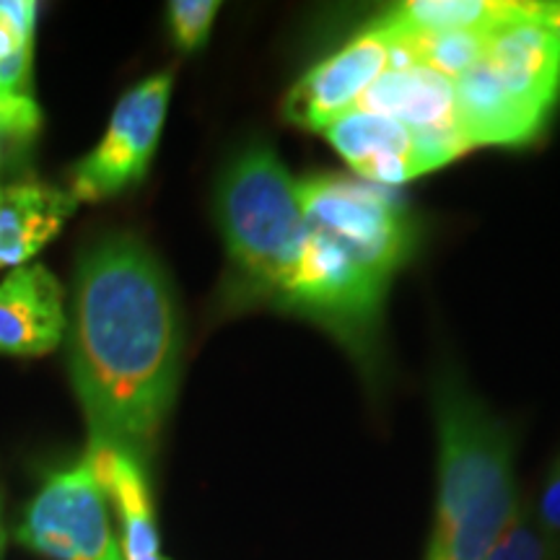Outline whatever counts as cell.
<instances>
[{"instance_id":"6da1fadb","label":"cell","mask_w":560,"mask_h":560,"mask_svg":"<svg viewBox=\"0 0 560 560\" xmlns=\"http://www.w3.org/2000/svg\"><path fill=\"white\" fill-rule=\"evenodd\" d=\"M179 366L182 325L164 268L136 236H102L81 255L70 319V380L89 444L149 465Z\"/></svg>"},{"instance_id":"7a4b0ae2","label":"cell","mask_w":560,"mask_h":560,"mask_svg":"<svg viewBox=\"0 0 560 560\" xmlns=\"http://www.w3.org/2000/svg\"><path fill=\"white\" fill-rule=\"evenodd\" d=\"M439 433L436 514L425 560H488L516 506L509 429L454 374L433 387Z\"/></svg>"},{"instance_id":"3957f363","label":"cell","mask_w":560,"mask_h":560,"mask_svg":"<svg viewBox=\"0 0 560 560\" xmlns=\"http://www.w3.org/2000/svg\"><path fill=\"white\" fill-rule=\"evenodd\" d=\"M215 223L226 247L223 310H278L306 221L299 179L270 143L257 140L229 161L215 187Z\"/></svg>"},{"instance_id":"277c9868","label":"cell","mask_w":560,"mask_h":560,"mask_svg":"<svg viewBox=\"0 0 560 560\" xmlns=\"http://www.w3.org/2000/svg\"><path fill=\"white\" fill-rule=\"evenodd\" d=\"M389 283L387 272L325 231L306 226L296 262L280 291L278 312L314 322L361 366H371Z\"/></svg>"},{"instance_id":"5b68a950","label":"cell","mask_w":560,"mask_h":560,"mask_svg":"<svg viewBox=\"0 0 560 560\" xmlns=\"http://www.w3.org/2000/svg\"><path fill=\"white\" fill-rule=\"evenodd\" d=\"M306 226L325 231L389 278L410 260L418 234L405 202L387 187L348 174L299 179Z\"/></svg>"},{"instance_id":"8992f818","label":"cell","mask_w":560,"mask_h":560,"mask_svg":"<svg viewBox=\"0 0 560 560\" xmlns=\"http://www.w3.org/2000/svg\"><path fill=\"white\" fill-rule=\"evenodd\" d=\"M16 540L52 560H125L107 495L86 454L47 475L19 524Z\"/></svg>"},{"instance_id":"52a82bcc","label":"cell","mask_w":560,"mask_h":560,"mask_svg":"<svg viewBox=\"0 0 560 560\" xmlns=\"http://www.w3.org/2000/svg\"><path fill=\"white\" fill-rule=\"evenodd\" d=\"M172 83V70H159L125 91L96 149L70 170L68 195L75 206L112 200L143 182L164 130Z\"/></svg>"},{"instance_id":"ba28073f","label":"cell","mask_w":560,"mask_h":560,"mask_svg":"<svg viewBox=\"0 0 560 560\" xmlns=\"http://www.w3.org/2000/svg\"><path fill=\"white\" fill-rule=\"evenodd\" d=\"M397 60V42L380 19L327 55L293 83L283 100V120L322 132L359 107L371 83Z\"/></svg>"},{"instance_id":"9c48e42d","label":"cell","mask_w":560,"mask_h":560,"mask_svg":"<svg viewBox=\"0 0 560 560\" xmlns=\"http://www.w3.org/2000/svg\"><path fill=\"white\" fill-rule=\"evenodd\" d=\"M355 109L384 115L416 132L429 174L470 151L459 130L454 81L420 62L400 60L389 66Z\"/></svg>"},{"instance_id":"30bf717a","label":"cell","mask_w":560,"mask_h":560,"mask_svg":"<svg viewBox=\"0 0 560 560\" xmlns=\"http://www.w3.org/2000/svg\"><path fill=\"white\" fill-rule=\"evenodd\" d=\"M322 136L353 170V177L371 185L395 190L405 182L429 174L420 138L384 115L353 109L322 130Z\"/></svg>"},{"instance_id":"8fae6325","label":"cell","mask_w":560,"mask_h":560,"mask_svg":"<svg viewBox=\"0 0 560 560\" xmlns=\"http://www.w3.org/2000/svg\"><path fill=\"white\" fill-rule=\"evenodd\" d=\"M66 306L58 278L45 265H24L0 283V353L45 355L60 346Z\"/></svg>"},{"instance_id":"7c38bea8","label":"cell","mask_w":560,"mask_h":560,"mask_svg":"<svg viewBox=\"0 0 560 560\" xmlns=\"http://www.w3.org/2000/svg\"><path fill=\"white\" fill-rule=\"evenodd\" d=\"M86 457L94 465L96 478L107 495L109 511H115L117 540L125 560H170L161 550L159 524L153 514L151 486L145 465L136 457L109 446H86Z\"/></svg>"},{"instance_id":"4fadbf2b","label":"cell","mask_w":560,"mask_h":560,"mask_svg":"<svg viewBox=\"0 0 560 560\" xmlns=\"http://www.w3.org/2000/svg\"><path fill=\"white\" fill-rule=\"evenodd\" d=\"M75 208L68 192L42 182L0 187V270L30 265L60 234Z\"/></svg>"},{"instance_id":"5bb4252c","label":"cell","mask_w":560,"mask_h":560,"mask_svg":"<svg viewBox=\"0 0 560 560\" xmlns=\"http://www.w3.org/2000/svg\"><path fill=\"white\" fill-rule=\"evenodd\" d=\"M37 30L34 0H0V136L26 140L39 130L42 112L30 96Z\"/></svg>"},{"instance_id":"9a60e30c","label":"cell","mask_w":560,"mask_h":560,"mask_svg":"<svg viewBox=\"0 0 560 560\" xmlns=\"http://www.w3.org/2000/svg\"><path fill=\"white\" fill-rule=\"evenodd\" d=\"M511 11L514 3L490 0H412L395 5L380 21L395 39H420L452 32H488Z\"/></svg>"},{"instance_id":"2e32d148","label":"cell","mask_w":560,"mask_h":560,"mask_svg":"<svg viewBox=\"0 0 560 560\" xmlns=\"http://www.w3.org/2000/svg\"><path fill=\"white\" fill-rule=\"evenodd\" d=\"M221 3L215 0H174L166 5L170 37L182 52H198L213 32Z\"/></svg>"},{"instance_id":"e0dca14e","label":"cell","mask_w":560,"mask_h":560,"mask_svg":"<svg viewBox=\"0 0 560 560\" xmlns=\"http://www.w3.org/2000/svg\"><path fill=\"white\" fill-rule=\"evenodd\" d=\"M488 560H545V542L540 532L522 514V509L511 516L493 550L488 552Z\"/></svg>"},{"instance_id":"ac0fdd59","label":"cell","mask_w":560,"mask_h":560,"mask_svg":"<svg viewBox=\"0 0 560 560\" xmlns=\"http://www.w3.org/2000/svg\"><path fill=\"white\" fill-rule=\"evenodd\" d=\"M537 520L540 527L552 537H560V457L552 462L548 478L542 482L540 501H537Z\"/></svg>"},{"instance_id":"d6986e66","label":"cell","mask_w":560,"mask_h":560,"mask_svg":"<svg viewBox=\"0 0 560 560\" xmlns=\"http://www.w3.org/2000/svg\"><path fill=\"white\" fill-rule=\"evenodd\" d=\"M527 13L545 32L560 42V0H540V3H527Z\"/></svg>"},{"instance_id":"ffe728a7","label":"cell","mask_w":560,"mask_h":560,"mask_svg":"<svg viewBox=\"0 0 560 560\" xmlns=\"http://www.w3.org/2000/svg\"><path fill=\"white\" fill-rule=\"evenodd\" d=\"M3 545H5V532H3V503H0V558H3Z\"/></svg>"}]
</instances>
